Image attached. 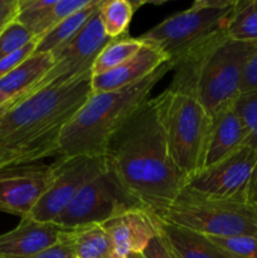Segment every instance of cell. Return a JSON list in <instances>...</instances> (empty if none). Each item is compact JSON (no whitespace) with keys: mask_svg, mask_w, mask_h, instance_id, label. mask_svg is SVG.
<instances>
[{"mask_svg":"<svg viewBox=\"0 0 257 258\" xmlns=\"http://www.w3.org/2000/svg\"><path fill=\"white\" fill-rule=\"evenodd\" d=\"M35 40L34 35L19 22H13L0 34V59L22 49Z\"/></svg>","mask_w":257,"mask_h":258,"instance_id":"484cf974","label":"cell"},{"mask_svg":"<svg viewBox=\"0 0 257 258\" xmlns=\"http://www.w3.org/2000/svg\"><path fill=\"white\" fill-rule=\"evenodd\" d=\"M166 101V91L146 101L105 151L107 170L125 196L160 219L186 185L169 146Z\"/></svg>","mask_w":257,"mask_h":258,"instance_id":"6da1fadb","label":"cell"},{"mask_svg":"<svg viewBox=\"0 0 257 258\" xmlns=\"http://www.w3.org/2000/svg\"><path fill=\"white\" fill-rule=\"evenodd\" d=\"M165 91L169 146L176 166L188 183L204 168L212 116L199 101L193 76L174 72L173 82Z\"/></svg>","mask_w":257,"mask_h":258,"instance_id":"277c9868","label":"cell"},{"mask_svg":"<svg viewBox=\"0 0 257 258\" xmlns=\"http://www.w3.org/2000/svg\"><path fill=\"white\" fill-rule=\"evenodd\" d=\"M92 71L10 100L0 115V145L32 161L58 155L66 126L92 96Z\"/></svg>","mask_w":257,"mask_h":258,"instance_id":"7a4b0ae2","label":"cell"},{"mask_svg":"<svg viewBox=\"0 0 257 258\" xmlns=\"http://www.w3.org/2000/svg\"><path fill=\"white\" fill-rule=\"evenodd\" d=\"M257 176V151L248 145L189 179L186 186L216 201L249 202Z\"/></svg>","mask_w":257,"mask_h":258,"instance_id":"ba28073f","label":"cell"},{"mask_svg":"<svg viewBox=\"0 0 257 258\" xmlns=\"http://www.w3.org/2000/svg\"><path fill=\"white\" fill-rule=\"evenodd\" d=\"M141 256H143V258H178L176 254L174 253L169 242L164 237L163 232H161L160 236L151 239L145 251L141 253Z\"/></svg>","mask_w":257,"mask_h":258,"instance_id":"f546056e","label":"cell"},{"mask_svg":"<svg viewBox=\"0 0 257 258\" xmlns=\"http://www.w3.org/2000/svg\"><path fill=\"white\" fill-rule=\"evenodd\" d=\"M128 258H143V256H141V253L140 254H130Z\"/></svg>","mask_w":257,"mask_h":258,"instance_id":"d590c367","label":"cell"},{"mask_svg":"<svg viewBox=\"0 0 257 258\" xmlns=\"http://www.w3.org/2000/svg\"><path fill=\"white\" fill-rule=\"evenodd\" d=\"M102 2L103 0H93L92 4L88 5L87 8L58 23L55 27H53L49 32L45 33L43 37L37 40L35 52L53 54L58 49H60L63 45L67 44L71 39H73L78 34V32L85 27L90 18L95 14L96 10L101 7Z\"/></svg>","mask_w":257,"mask_h":258,"instance_id":"ffe728a7","label":"cell"},{"mask_svg":"<svg viewBox=\"0 0 257 258\" xmlns=\"http://www.w3.org/2000/svg\"><path fill=\"white\" fill-rule=\"evenodd\" d=\"M23 163H34V161H32V159L27 154L12 150V149L4 148V146L0 145V169Z\"/></svg>","mask_w":257,"mask_h":258,"instance_id":"d6a6232c","label":"cell"},{"mask_svg":"<svg viewBox=\"0 0 257 258\" xmlns=\"http://www.w3.org/2000/svg\"><path fill=\"white\" fill-rule=\"evenodd\" d=\"M163 223L150 211L134 206L121 209L101 224L112 239L115 256L127 257L143 253L151 239L160 236Z\"/></svg>","mask_w":257,"mask_h":258,"instance_id":"4fadbf2b","label":"cell"},{"mask_svg":"<svg viewBox=\"0 0 257 258\" xmlns=\"http://www.w3.org/2000/svg\"><path fill=\"white\" fill-rule=\"evenodd\" d=\"M19 0H0V34L3 30L17 20Z\"/></svg>","mask_w":257,"mask_h":258,"instance_id":"4dcf8cb0","label":"cell"},{"mask_svg":"<svg viewBox=\"0 0 257 258\" xmlns=\"http://www.w3.org/2000/svg\"><path fill=\"white\" fill-rule=\"evenodd\" d=\"M10 100H13V98H9L7 95H4L3 92H0V108H2L3 106L7 105Z\"/></svg>","mask_w":257,"mask_h":258,"instance_id":"e575fe53","label":"cell"},{"mask_svg":"<svg viewBox=\"0 0 257 258\" xmlns=\"http://www.w3.org/2000/svg\"><path fill=\"white\" fill-rule=\"evenodd\" d=\"M257 91V45L249 53L241 81V95Z\"/></svg>","mask_w":257,"mask_h":258,"instance_id":"f1b7e54d","label":"cell"},{"mask_svg":"<svg viewBox=\"0 0 257 258\" xmlns=\"http://www.w3.org/2000/svg\"><path fill=\"white\" fill-rule=\"evenodd\" d=\"M144 45L145 43L140 38L130 37L128 34L112 39L96 58L92 67V76L103 75L120 67L135 57Z\"/></svg>","mask_w":257,"mask_h":258,"instance_id":"7402d4cb","label":"cell"},{"mask_svg":"<svg viewBox=\"0 0 257 258\" xmlns=\"http://www.w3.org/2000/svg\"><path fill=\"white\" fill-rule=\"evenodd\" d=\"M161 232L178 258H232L208 236L199 232L165 222Z\"/></svg>","mask_w":257,"mask_h":258,"instance_id":"ac0fdd59","label":"cell"},{"mask_svg":"<svg viewBox=\"0 0 257 258\" xmlns=\"http://www.w3.org/2000/svg\"><path fill=\"white\" fill-rule=\"evenodd\" d=\"M54 176L52 164L23 163L0 169V212L29 217Z\"/></svg>","mask_w":257,"mask_h":258,"instance_id":"7c38bea8","label":"cell"},{"mask_svg":"<svg viewBox=\"0 0 257 258\" xmlns=\"http://www.w3.org/2000/svg\"><path fill=\"white\" fill-rule=\"evenodd\" d=\"M57 0H19L17 22L32 32L35 40L40 35L43 24Z\"/></svg>","mask_w":257,"mask_h":258,"instance_id":"cb8c5ba5","label":"cell"},{"mask_svg":"<svg viewBox=\"0 0 257 258\" xmlns=\"http://www.w3.org/2000/svg\"><path fill=\"white\" fill-rule=\"evenodd\" d=\"M111 40L112 39L106 34L103 29L100 18V8H98L77 35L60 49L53 53L52 55L54 59L53 67L25 95L43 90L52 83L71 80L82 73L92 71L97 55Z\"/></svg>","mask_w":257,"mask_h":258,"instance_id":"30bf717a","label":"cell"},{"mask_svg":"<svg viewBox=\"0 0 257 258\" xmlns=\"http://www.w3.org/2000/svg\"><path fill=\"white\" fill-rule=\"evenodd\" d=\"M173 70V63L166 62L150 76L127 87L93 92L63 130L57 156L105 155L112 136L150 100L154 87Z\"/></svg>","mask_w":257,"mask_h":258,"instance_id":"3957f363","label":"cell"},{"mask_svg":"<svg viewBox=\"0 0 257 258\" xmlns=\"http://www.w3.org/2000/svg\"><path fill=\"white\" fill-rule=\"evenodd\" d=\"M247 130L234 105L212 117L204 168L214 165L247 145ZM203 168V169H204Z\"/></svg>","mask_w":257,"mask_h":258,"instance_id":"2e32d148","label":"cell"},{"mask_svg":"<svg viewBox=\"0 0 257 258\" xmlns=\"http://www.w3.org/2000/svg\"><path fill=\"white\" fill-rule=\"evenodd\" d=\"M60 239L71 244L77 258H110L115 256L113 242L101 223L65 229Z\"/></svg>","mask_w":257,"mask_h":258,"instance_id":"d6986e66","label":"cell"},{"mask_svg":"<svg viewBox=\"0 0 257 258\" xmlns=\"http://www.w3.org/2000/svg\"><path fill=\"white\" fill-rule=\"evenodd\" d=\"M134 206L110 171L106 170L78 191L67 208L54 219V223L65 229L103 223L121 209Z\"/></svg>","mask_w":257,"mask_h":258,"instance_id":"8fae6325","label":"cell"},{"mask_svg":"<svg viewBox=\"0 0 257 258\" xmlns=\"http://www.w3.org/2000/svg\"><path fill=\"white\" fill-rule=\"evenodd\" d=\"M249 202L254 204L257 207V176H256V180H254L253 184V188H252L251 191V198H249Z\"/></svg>","mask_w":257,"mask_h":258,"instance_id":"836d02e7","label":"cell"},{"mask_svg":"<svg viewBox=\"0 0 257 258\" xmlns=\"http://www.w3.org/2000/svg\"><path fill=\"white\" fill-rule=\"evenodd\" d=\"M63 228L54 222L25 217L9 232L0 234V258H33L59 241Z\"/></svg>","mask_w":257,"mask_h":258,"instance_id":"5bb4252c","label":"cell"},{"mask_svg":"<svg viewBox=\"0 0 257 258\" xmlns=\"http://www.w3.org/2000/svg\"><path fill=\"white\" fill-rule=\"evenodd\" d=\"M253 47L233 42L223 33L178 62L194 70L197 95L212 117L241 96L242 73Z\"/></svg>","mask_w":257,"mask_h":258,"instance_id":"5b68a950","label":"cell"},{"mask_svg":"<svg viewBox=\"0 0 257 258\" xmlns=\"http://www.w3.org/2000/svg\"><path fill=\"white\" fill-rule=\"evenodd\" d=\"M117 258H128V256L127 257H117Z\"/></svg>","mask_w":257,"mask_h":258,"instance_id":"74e56055","label":"cell"},{"mask_svg":"<svg viewBox=\"0 0 257 258\" xmlns=\"http://www.w3.org/2000/svg\"><path fill=\"white\" fill-rule=\"evenodd\" d=\"M144 4L128 0H103L100 7V18L106 34L111 39L127 35L134 13Z\"/></svg>","mask_w":257,"mask_h":258,"instance_id":"603a6c76","label":"cell"},{"mask_svg":"<svg viewBox=\"0 0 257 258\" xmlns=\"http://www.w3.org/2000/svg\"><path fill=\"white\" fill-rule=\"evenodd\" d=\"M3 107H4V106H3ZM3 107H2V108H0V113H2V111H3Z\"/></svg>","mask_w":257,"mask_h":258,"instance_id":"8d00e7d4","label":"cell"},{"mask_svg":"<svg viewBox=\"0 0 257 258\" xmlns=\"http://www.w3.org/2000/svg\"><path fill=\"white\" fill-rule=\"evenodd\" d=\"M52 165V183L29 216L35 221L54 222L86 184L107 170L105 155L58 156Z\"/></svg>","mask_w":257,"mask_h":258,"instance_id":"9c48e42d","label":"cell"},{"mask_svg":"<svg viewBox=\"0 0 257 258\" xmlns=\"http://www.w3.org/2000/svg\"><path fill=\"white\" fill-rule=\"evenodd\" d=\"M236 0H197L190 8L166 18L140 39L160 49L175 66L198 48L226 33Z\"/></svg>","mask_w":257,"mask_h":258,"instance_id":"8992f818","label":"cell"},{"mask_svg":"<svg viewBox=\"0 0 257 258\" xmlns=\"http://www.w3.org/2000/svg\"><path fill=\"white\" fill-rule=\"evenodd\" d=\"M166 62H169L168 57L160 49L145 43L135 57L120 67L103 75L92 76V90L93 92H110L127 87L150 76Z\"/></svg>","mask_w":257,"mask_h":258,"instance_id":"9a60e30c","label":"cell"},{"mask_svg":"<svg viewBox=\"0 0 257 258\" xmlns=\"http://www.w3.org/2000/svg\"><path fill=\"white\" fill-rule=\"evenodd\" d=\"M33 258H77L70 243L59 238V241L49 248L44 249Z\"/></svg>","mask_w":257,"mask_h":258,"instance_id":"1f68e13d","label":"cell"},{"mask_svg":"<svg viewBox=\"0 0 257 258\" xmlns=\"http://www.w3.org/2000/svg\"><path fill=\"white\" fill-rule=\"evenodd\" d=\"M208 237L229 257L257 258V238H253V237Z\"/></svg>","mask_w":257,"mask_h":258,"instance_id":"4316f807","label":"cell"},{"mask_svg":"<svg viewBox=\"0 0 257 258\" xmlns=\"http://www.w3.org/2000/svg\"><path fill=\"white\" fill-rule=\"evenodd\" d=\"M226 35L233 42L257 45V0H236Z\"/></svg>","mask_w":257,"mask_h":258,"instance_id":"44dd1931","label":"cell"},{"mask_svg":"<svg viewBox=\"0 0 257 258\" xmlns=\"http://www.w3.org/2000/svg\"><path fill=\"white\" fill-rule=\"evenodd\" d=\"M53 64L54 59L50 53L34 52L0 80V92L9 98H20L49 72Z\"/></svg>","mask_w":257,"mask_h":258,"instance_id":"e0dca14e","label":"cell"},{"mask_svg":"<svg viewBox=\"0 0 257 258\" xmlns=\"http://www.w3.org/2000/svg\"><path fill=\"white\" fill-rule=\"evenodd\" d=\"M161 219L206 236L257 238V207L252 202L216 201L186 185Z\"/></svg>","mask_w":257,"mask_h":258,"instance_id":"52a82bcc","label":"cell"},{"mask_svg":"<svg viewBox=\"0 0 257 258\" xmlns=\"http://www.w3.org/2000/svg\"><path fill=\"white\" fill-rule=\"evenodd\" d=\"M35 48H37V40H33L29 44L23 47L22 49L17 50L13 54L0 59V80L4 78L7 75H9L13 70H15L29 55H32L35 52Z\"/></svg>","mask_w":257,"mask_h":258,"instance_id":"83f0119b","label":"cell"},{"mask_svg":"<svg viewBox=\"0 0 257 258\" xmlns=\"http://www.w3.org/2000/svg\"><path fill=\"white\" fill-rule=\"evenodd\" d=\"M110 258H117L116 256H112V257H110Z\"/></svg>","mask_w":257,"mask_h":258,"instance_id":"f35d334b","label":"cell"},{"mask_svg":"<svg viewBox=\"0 0 257 258\" xmlns=\"http://www.w3.org/2000/svg\"><path fill=\"white\" fill-rule=\"evenodd\" d=\"M234 110L247 130V145L257 151V91L239 96L234 102Z\"/></svg>","mask_w":257,"mask_h":258,"instance_id":"d4e9b609","label":"cell"}]
</instances>
